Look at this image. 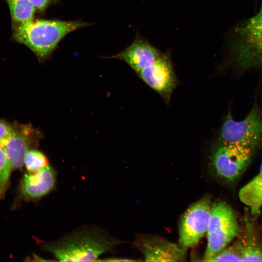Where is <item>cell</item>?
<instances>
[{
  "mask_svg": "<svg viewBox=\"0 0 262 262\" xmlns=\"http://www.w3.org/2000/svg\"><path fill=\"white\" fill-rule=\"evenodd\" d=\"M118 243L102 229L88 226L45 244L43 247L61 262H95Z\"/></svg>",
  "mask_w": 262,
  "mask_h": 262,
  "instance_id": "cell-1",
  "label": "cell"
},
{
  "mask_svg": "<svg viewBox=\"0 0 262 262\" xmlns=\"http://www.w3.org/2000/svg\"><path fill=\"white\" fill-rule=\"evenodd\" d=\"M79 21L40 19L19 23L15 39L30 49L41 60L47 59L68 33L87 26Z\"/></svg>",
  "mask_w": 262,
  "mask_h": 262,
  "instance_id": "cell-2",
  "label": "cell"
},
{
  "mask_svg": "<svg viewBox=\"0 0 262 262\" xmlns=\"http://www.w3.org/2000/svg\"><path fill=\"white\" fill-rule=\"evenodd\" d=\"M228 49L239 68H262V1L256 14L234 28Z\"/></svg>",
  "mask_w": 262,
  "mask_h": 262,
  "instance_id": "cell-3",
  "label": "cell"
},
{
  "mask_svg": "<svg viewBox=\"0 0 262 262\" xmlns=\"http://www.w3.org/2000/svg\"><path fill=\"white\" fill-rule=\"evenodd\" d=\"M239 232L232 208L224 201L214 202L212 205L207 231V243L203 261L209 262L215 255L227 247Z\"/></svg>",
  "mask_w": 262,
  "mask_h": 262,
  "instance_id": "cell-4",
  "label": "cell"
},
{
  "mask_svg": "<svg viewBox=\"0 0 262 262\" xmlns=\"http://www.w3.org/2000/svg\"><path fill=\"white\" fill-rule=\"evenodd\" d=\"M218 142L256 149L262 144V115L255 105L243 120H234L230 111L221 126Z\"/></svg>",
  "mask_w": 262,
  "mask_h": 262,
  "instance_id": "cell-5",
  "label": "cell"
},
{
  "mask_svg": "<svg viewBox=\"0 0 262 262\" xmlns=\"http://www.w3.org/2000/svg\"><path fill=\"white\" fill-rule=\"evenodd\" d=\"M255 149L217 141L211 155V163L217 174L230 181L240 177L253 157Z\"/></svg>",
  "mask_w": 262,
  "mask_h": 262,
  "instance_id": "cell-6",
  "label": "cell"
},
{
  "mask_svg": "<svg viewBox=\"0 0 262 262\" xmlns=\"http://www.w3.org/2000/svg\"><path fill=\"white\" fill-rule=\"evenodd\" d=\"M212 205L210 198L205 196L194 203L185 211L179 226L180 246L186 249L195 246L207 233Z\"/></svg>",
  "mask_w": 262,
  "mask_h": 262,
  "instance_id": "cell-7",
  "label": "cell"
},
{
  "mask_svg": "<svg viewBox=\"0 0 262 262\" xmlns=\"http://www.w3.org/2000/svg\"><path fill=\"white\" fill-rule=\"evenodd\" d=\"M136 75L169 105L172 94L178 84L169 50L163 52L153 63Z\"/></svg>",
  "mask_w": 262,
  "mask_h": 262,
  "instance_id": "cell-8",
  "label": "cell"
},
{
  "mask_svg": "<svg viewBox=\"0 0 262 262\" xmlns=\"http://www.w3.org/2000/svg\"><path fill=\"white\" fill-rule=\"evenodd\" d=\"M43 137L40 131L30 125L21 126L18 129H14L12 133L0 144L11 168L22 167L27 151L32 147L37 146Z\"/></svg>",
  "mask_w": 262,
  "mask_h": 262,
  "instance_id": "cell-9",
  "label": "cell"
},
{
  "mask_svg": "<svg viewBox=\"0 0 262 262\" xmlns=\"http://www.w3.org/2000/svg\"><path fill=\"white\" fill-rule=\"evenodd\" d=\"M162 53L137 33L128 47L110 58L124 61L137 74L153 63Z\"/></svg>",
  "mask_w": 262,
  "mask_h": 262,
  "instance_id": "cell-10",
  "label": "cell"
},
{
  "mask_svg": "<svg viewBox=\"0 0 262 262\" xmlns=\"http://www.w3.org/2000/svg\"><path fill=\"white\" fill-rule=\"evenodd\" d=\"M135 244L146 262H178L185 257L186 249L157 236L142 237Z\"/></svg>",
  "mask_w": 262,
  "mask_h": 262,
  "instance_id": "cell-11",
  "label": "cell"
},
{
  "mask_svg": "<svg viewBox=\"0 0 262 262\" xmlns=\"http://www.w3.org/2000/svg\"><path fill=\"white\" fill-rule=\"evenodd\" d=\"M56 182V172L49 164L36 172L25 174L21 183V192L27 198L40 199L52 191Z\"/></svg>",
  "mask_w": 262,
  "mask_h": 262,
  "instance_id": "cell-12",
  "label": "cell"
},
{
  "mask_svg": "<svg viewBox=\"0 0 262 262\" xmlns=\"http://www.w3.org/2000/svg\"><path fill=\"white\" fill-rule=\"evenodd\" d=\"M242 203L250 209L252 215H258L262 206V164L259 173L239 191Z\"/></svg>",
  "mask_w": 262,
  "mask_h": 262,
  "instance_id": "cell-13",
  "label": "cell"
},
{
  "mask_svg": "<svg viewBox=\"0 0 262 262\" xmlns=\"http://www.w3.org/2000/svg\"><path fill=\"white\" fill-rule=\"evenodd\" d=\"M13 20L23 23L33 20L35 9L29 0H6Z\"/></svg>",
  "mask_w": 262,
  "mask_h": 262,
  "instance_id": "cell-14",
  "label": "cell"
},
{
  "mask_svg": "<svg viewBox=\"0 0 262 262\" xmlns=\"http://www.w3.org/2000/svg\"><path fill=\"white\" fill-rule=\"evenodd\" d=\"M249 235L241 242L237 243L241 262H262V246Z\"/></svg>",
  "mask_w": 262,
  "mask_h": 262,
  "instance_id": "cell-15",
  "label": "cell"
},
{
  "mask_svg": "<svg viewBox=\"0 0 262 262\" xmlns=\"http://www.w3.org/2000/svg\"><path fill=\"white\" fill-rule=\"evenodd\" d=\"M24 164L29 172H34L49 165V160L42 151L30 149L26 154Z\"/></svg>",
  "mask_w": 262,
  "mask_h": 262,
  "instance_id": "cell-16",
  "label": "cell"
},
{
  "mask_svg": "<svg viewBox=\"0 0 262 262\" xmlns=\"http://www.w3.org/2000/svg\"><path fill=\"white\" fill-rule=\"evenodd\" d=\"M225 261L241 262V255L237 244L228 247H226L209 261V262Z\"/></svg>",
  "mask_w": 262,
  "mask_h": 262,
  "instance_id": "cell-17",
  "label": "cell"
},
{
  "mask_svg": "<svg viewBox=\"0 0 262 262\" xmlns=\"http://www.w3.org/2000/svg\"><path fill=\"white\" fill-rule=\"evenodd\" d=\"M12 168L0 147V193L8 180Z\"/></svg>",
  "mask_w": 262,
  "mask_h": 262,
  "instance_id": "cell-18",
  "label": "cell"
},
{
  "mask_svg": "<svg viewBox=\"0 0 262 262\" xmlns=\"http://www.w3.org/2000/svg\"><path fill=\"white\" fill-rule=\"evenodd\" d=\"M14 129L8 124L0 120V144L13 132Z\"/></svg>",
  "mask_w": 262,
  "mask_h": 262,
  "instance_id": "cell-19",
  "label": "cell"
},
{
  "mask_svg": "<svg viewBox=\"0 0 262 262\" xmlns=\"http://www.w3.org/2000/svg\"><path fill=\"white\" fill-rule=\"evenodd\" d=\"M35 9L40 11L45 10L57 0H29Z\"/></svg>",
  "mask_w": 262,
  "mask_h": 262,
  "instance_id": "cell-20",
  "label": "cell"
},
{
  "mask_svg": "<svg viewBox=\"0 0 262 262\" xmlns=\"http://www.w3.org/2000/svg\"><path fill=\"white\" fill-rule=\"evenodd\" d=\"M99 261H106V262H133L136 261L134 260H131L126 258H109L105 259L102 260H99Z\"/></svg>",
  "mask_w": 262,
  "mask_h": 262,
  "instance_id": "cell-21",
  "label": "cell"
}]
</instances>
